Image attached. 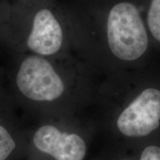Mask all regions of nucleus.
I'll return each instance as SVG.
<instances>
[{
    "instance_id": "nucleus-2",
    "label": "nucleus",
    "mask_w": 160,
    "mask_h": 160,
    "mask_svg": "<svg viewBox=\"0 0 160 160\" xmlns=\"http://www.w3.org/2000/svg\"><path fill=\"white\" fill-rule=\"evenodd\" d=\"M53 58L25 53L13 78L16 99L39 117L53 114V107L66 93L65 81Z\"/></svg>"
},
{
    "instance_id": "nucleus-10",
    "label": "nucleus",
    "mask_w": 160,
    "mask_h": 160,
    "mask_svg": "<svg viewBox=\"0 0 160 160\" xmlns=\"http://www.w3.org/2000/svg\"><path fill=\"white\" fill-rule=\"evenodd\" d=\"M25 1H28V0H17V2H25Z\"/></svg>"
},
{
    "instance_id": "nucleus-4",
    "label": "nucleus",
    "mask_w": 160,
    "mask_h": 160,
    "mask_svg": "<svg viewBox=\"0 0 160 160\" xmlns=\"http://www.w3.org/2000/svg\"><path fill=\"white\" fill-rule=\"evenodd\" d=\"M107 39L118 59L133 61L141 57L148 45L147 31L138 8L131 2H120L109 12Z\"/></svg>"
},
{
    "instance_id": "nucleus-7",
    "label": "nucleus",
    "mask_w": 160,
    "mask_h": 160,
    "mask_svg": "<svg viewBox=\"0 0 160 160\" xmlns=\"http://www.w3.org/2000/svg\"><path fill=\"white\" fill-rule=\"evenodd\" d=\"M148 24L152 35L160 42V0H151L148 13Z\"/></svg>"
},
{
    "instance_id": "nucleus-9",
    "label": "nucleus",
    "mask_w": 160,
    "mask_h": 160,
    "mask_svg": "<svg viewBox=\"0 0 160 160\" xmlns=\"http://www.w3.org/2000/svg\"><path fill=\"white\" fill-rule=\"evenodd\" d=\"M11 4L8 0H0V31L11 9Z\"/></svg>"
},
{
    "instance_id": "nucleus-8",
    "label": "nucleus",
    "mask_w": 160,
    "mask_h": 160,
    "mask_svg": "<svg viewBox=\"0 0 160 160\" xmlns=\"http://www.w3.org/2000/svg\"><path fill=\"white\" fill-rule=\"evenodd\" d=\"M140 160H160V148L154 145L147 147L142 153Z\"/></svg>"
},
{
    "instance_id": "nucleus-6",
    "label": "nucleus",
    "mask_w": 160,
    "mask_h": 160,
    "mask_svg": "<svg viewBox=\"0 0 160 160\" xmlns=\"http://www.w3.org/2000/svg\"><path fill=\"white\" fill-rule=\"evenodd\" d=\"M28 131L22 129L0 103V160L24 159Z\"/></svg>"
},
{
    "instance_id": "nucleus-1",
    "label": "nucleus",
    "mask_w": 160,
    "mask_h": 160,
    "mask_svg": "<svg viewBox=\"0 0 160 160\" xmlns=\"http://www.w3.org/2000/svg\"><path fill=\"white\" fill-rule=\"evenodd\" d=\"M2 32L19 49L45 57L59 53L65 40L63 28L49 0L16 2Z\"/></svg>"
},
{
    "instance_id": "nucleus-3",
    "label": "nucleus",
    "mask_w": 160,
    "mask_h": 160,
    "mask_svg": "<svg viewBox=\"0 0 160 160\" xmlns=\"http://www.w3.org/2000/svg\"><path fill=\"white\" fill-rule=\"evenodd\" d=\"M37 125L28 131L25 160H84L85 139L68 132L54 121L53 115L39 117Z\"/></svg>"
},
{
    "instance_id": "nucleus-5",
    "label": "nucleus",
    "mask_w": 160,
    "mask_h": 160,
    "mask_svg": "<svg viewBox=\"0 0 160 160\" xmlns=\"http://www.w3.org/2000/svg\"><path fill=\"white\" fill-rule=\"evenodd\" d=\"M160 125V91L150 88L142 92L117 119L119 131L126 137L150 134Z\"/></svg>"
}]
</instances>
